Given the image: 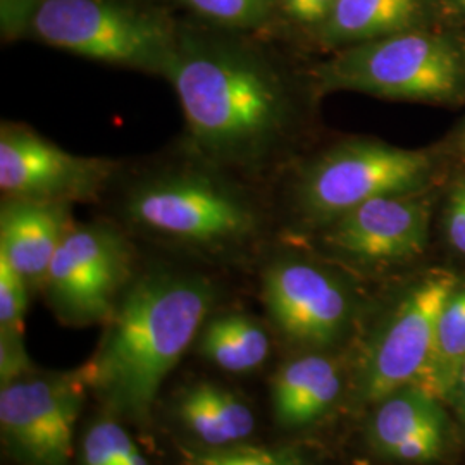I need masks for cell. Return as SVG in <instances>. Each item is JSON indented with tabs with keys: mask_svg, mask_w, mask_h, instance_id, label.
I'll return each mask as SVG.
<instances>
[{
	"mask_svg": "<svg viewBox=\"0 0 465 465\" xmlns=\"http://www.w3.org/2000/svg\"><path fill=\"white\" fill-rule=\"evenodd\" d=\"M166 78L192 143L217 169H259L282 149L295 102L284 74L252 50L178 42Z\"/></svg>",
	"mask_w": 465,
	"mask_h": 465,
	"instance_id": "1",
	"label": "cell"
},
{
	"mask_svg": "<svg viewBox=\"0 0 465 465\" xmlns=\"http://www.w3.org/2000/svg\"><path fill=\"white\" fill-rule=\"evenodd\" d=\"M214 300L213 282L176 271H153L126 288L84 364L90 388L113 416L149 422L161 386L199 336Z\"/></svg>",
	"mask_w": 465,
	"mask_h": 465,
	"instance_id": "2",
	"label": "cell"
},
{
	"mask_svg": "<svg viewBox=\"0 0 465 465\" xmlns=\"http://www.w3.org/2000/svg\"><path fill=\"white\" fill-rule=\"evenodd\" d=\"M223 169H171L136 183L126 214L157 238L200 250L238 249L261 230V211Z\"/></svg>",
	"mask_w": 465,
	"mask_h": 465,
	"instance_id": "3",
	"label": "cell"
},
{
	"mask_svg": "<svg viewBox=\"0 0 465 465\" xmlns=\"http://www.w3.org/2000/svg\"><path fill=\"white\" fill-rule=\"evenodd\" d=\"M316 80L328 92L443 102L464 90V69L449 40L403 32L340 52L319 67Z\"/></svg>",
	"mask_w": 465,
	"mask_h": 465,
	"instance_id": "4",
	"label": "cell"
},
{
	"mask_svg": "<svg viewBox=\"0 0 465 465\" xmlns=\"http://www.w3.org/2000/svg\"><path fill=\"white\" fill-rule=\"evenodd\" d=\"M32 25L52 47L159 76L178 47L164 17L116 0H42Z\"/></svg>",
	"mask_w": 465,
	"mask_h": 465,
	"instance_id": "5",
	"label": "cell"
},
{
	"mask_svg": "<svg viewBox=\"0 0 465 465\" xmlns=\"http://www.w3.org/2000/svg\"><path fill=\"white\" fill-rule=\"evenodd\" d=\"M431 173L426 152L371 140L349 142L303 169L295 200L302 216L326 226L369 200L419 193Z\"/></svg>",
	"mask_w": 465,
	"mask_h": 465,
	"instance_id": "6",
	"label": "cell"
},
{
	"mask_svg": "<svg viewBox=\"0 0 465 465\" xmlns=\"http://www.w3.org/2000/svg\"><path fill=\"white\" fill-rule=\"evenodd\" d=\"M132 274V249L105 224L71 226L44 282L50 305L67 324L107 322Z\"/></svg>",
	"mask_w": 465,
	"mask_h": 465,
	"instance_id": "7",
	"label": "cell"
},
{
	"mask_svg": "<svg viewBox=\"0 0 465 465\" xmlns=\"http://www.w3.org/2000/svg\"><path fill=\"white\" fill-rule=\"evenodd\" d=\"M90 388L86 369L30 374L0 390V430L23 465H69L74 424Z\"/></svg>",
	"mask_w": 465,
	"mask_h": 465,
	"instance_id": "8",
	"label": "cell"
},
{
	"mask_svg": "<svg viewBox=\"0 0 465 465\" xmlns=\"http://www.w3.org/2000/svg\"><path fill=\"white\" fill-rule=\"evenodd\" d=\"M455 292V276L438 271L405 295L367 351L361 372L362 399L380 403L401 388L422 386L436 347L440 316Z\"/></svg>",
	"mask_w": 465,
	"mask_h": 465,
	"instance_id": "9",
	"label": "cell"
},
{
	"mask_svg": "<svg viewBox=\"0 0 465 465\" xmlns=\"http://www.w3.org/2000/svg\"><path fill=\"white\" fill-rule=\"evenodd\" d=\"M117 164L74 155L25 126L0 134V190L7 199L69 203L97 197Z\"/></svg>",
	"mask_w": 465,
	"mask_h": 465,
	"instance_id": "10",
	"label": "cell"
},
{
	"mask_svg": "<svg viewBox=\"0 0 465 465\" xmlns=\"http://www.w3.org/2000/svg\"><path fill=\"white\" fill-rule=\"evenodd\" d=\"M267 314L290 340L328 347L347 330L351 303L345 286L311 262L280 259L262 276Z\"/></svg>",
	"mask_w": 465,
	"mask_h": 465,
	"instance_id": "11",
	"label": "cell"
},
{
	"mask_svg": "<svg viewBox=\"0 0 465 465\" xmlns=\"http://www.w3.org/2000/svg\"><path fill=\"white\" fill-rule=\"evenodd\" d=\"M431 209L417 193L369 200L326 224L324 243L362 266L409 261L426 249Z\"/></svg>",
	"mask_w": 465,
	"mask_h": 465,
	"instance_id": "12",
	"label": "cell"
},
{
	"mask_svg": "<svg viewBox=\"0 0 465 465\" xmlns=\"http://www.w3.org/2000/svg\"><path fill=\"white\" fill-rule=\"evenodd\" d=\"M447 420L434 399L417 386L388 395L369 424V441L381 457L400 462H430L441 455Z\"/></svg>",
	"mask_w": 465,
	"mask_h": 465,
	"instance_id": "13",
	"label": "cell"
},
{
	"mask_svg": "<svg viewBox=\"0 0 465 465\" xmlns=\"http://www.w3.org/2000/svg\"><path fill=\"white\" fill-rule=\"evenodd\" d=\"M71 226L67 203L5 199L0 211V253L30 288L44 286L55 252Z\"/></svg>",
	"mask_w": 465,
	"mask_h": 465,
	"instance_id": "14",
	"label": "cell"
},
{
	"mask_svg": "<svg viewBox=\"0 0 465 465\" xmlns=\"http://www.w3.org/2000/svg\"><path fill=\"white\" fill-rule=\"evenodd\" d=\"M341 388L340 367L330 357L309 353L288 361L271 386L276 422L284 430L311 426L331 409Z\"/></svg>",
	"mask_w": 465,
	"mask_h": 465,
	"instance_id": "15",
	"label": "cell"
},
{
	"mask_svg": "<svg viewBox=\"0 0 465 465\" xmlns=\"http://www.w3.org/2000/svg\"><path fill=\"white\" fill-rule=\"evenodd\" d=\"M176 416L203 447H232L249 440L257 420L249 405L213 382L188 386L176 400Z\"/></svg>",
	"mask_w": 465,
	"mask_h": 465,
	"instance_id": "16",
	"label": "cell"
},
{
	"mask_svg": "<svg viewBox=\"0 0 465 465\" xmlns=\"http://www.w3.org/2000/svg\"><path fill=\"white\" fill-rule=\"evenodd\" d=\"M424 0H336L322 36L331 44L357 45L409 32L422 15Z\"/></svg>",
	"mask_w": 465,
	"mask_h": 465,
	"instance_id": "17",
	"label": "cell"
},
{
	"mask_svg": "<svg viewBox=\"0 0 465 465\" xmlns=\"http://www.w3.org/2000/svg\"><path fill=\"white\" fill-rule=\"evenodd\" d=\"M199 350L214 366L243 374L257 371L271 353V340L261 322L245 314L207 319L199 334Z\"/></svg>",
	"mask_w": 465,
	"mask_h": 465,
	"instance_id": "18",
	"label": "cell"
},
{
	"mask_svg": "<svg viewBox=\"0 0 465 465\" xmlns=\"http://www.w3.org/2000/svg\"><path fill=\"white\" fill-rule=\"evenodd\" d=\"M464 364L465 290H457L440 316L436 347L420 390L434 399L449 400Z\"/></svg>",
	"mask_w": 465,
	"mask_h": 465,
	"instance_id": "19",
	"label": "cell"
},
{
	"mask_svg": "<svg viewBox=\"0 0 465 465\" xmlns=\"http://www.w3.org/2000/svg\"><path fill=\"white\" fill-rule=\"evenodd\" d=\"M183 465H303L299 451L284 447H255L238 443L232 447L186 450Z\"/></svg>",
	"mask_w": 465,
	"mask_h": 465,
	"instance_id": "20",
	"label": "cell"
},
{
	"mask_svg": "<svg viewBox=\"0 0 465 465\" xmlns=\"http://www.w3.org/2000/svg\"><path fill=\"white\" fill-rule=\"evenodd\" d=\"M193 11L224 26L252 28L264 23L278 0H184Z\"/></svg>",
	"mask_w": 465,
	"mask_h": 465,
	"instance_id": "21",
	"label": "cell"
},
{
	"mask_svg": "<svg viewBox=\"0 0 465 465\" xmlns=\"http://www.w3.org/2000/svg\"><path fill=\"white\" fill-rule=\"evenodd\" d=\"M30 290L21 272L0 253V330L23 331Z\"/></svg>",
	"mask_w": 465,
	"mask_h": 465,
	"instance_id": "22",
	"label": "cell"
},
{
	"mask_svg": "<svg viewBox=\"0 0 465 465\" xmlns=\"http://www.w3.org/2000/svg\"><path fill=\"white\" fill-rule=\"evenodd\" d=\"M116 424L114 417H100L86 430L80 450V464L117 465L114 449Z\"/></svg>",
	"mask_w": 465,
	"mask_h": 465,
	"instance_id": "23",
	"label": "cell"
},
{
	"mask_svg": "<svg viewBox=\"0 0 465 465\" xmlns=\"http://www.w3.org/2000/svg\"><path fill=\"white\" fill-rule=\"evenodd\" d=\"M34 374V364L23 341V331L0 330V382L7 386Z\"/></svg>",
	"mask_w": 465,
	"mask_h": 465,
	"instance_id": "24",
	"label": "cell"
},
{
	"mask_svg": "<svg viewBox=\"0 0 465 465\" xmlns=\"http://www.w3.org/2000/svg\"><path fill=\"white\" fill-rule=\"evenodd\" d=\"M447 232L451 245L465 255V183L459 184L450 200Z\"/></svg>",
	"mask_w": 465,
	"mask_h": 465,
	"instance_id": "25",
	"label": "cell"
},
{
	"mask_svg": "<svg viewBox=\"0 0 465 465\" xmlns=\"http://www.w3.org/2000/svg\"><path fill=\"white\" fill-rule=\"evenodd\" d=\"M114 449L117 465H150L134 438L117 422L114 430Z\"/></svg>",
	"mask_w": 465,
	"mask_h": 465,
	"instance_id": "26",
	"label": "cell"
},
{
	"mask_svg": "<svg viewBox=\"0 0 465 465\" xmlns=\"http://www.w3.org/2000/svg\"><path fill=\"white\" fill-rule=\"evenodd\" d=\"M336 5V0H309V5L300 23L305 25H324Z\"/></svg>",
	"mask_w": 465,
	"mask_h": 465,
	"instance_id": "27",
	"label": "cell"
},
{
	"mask_svg": "<svg viewBox=\"0 0 465 465\" xmlns=\"http://www.w3.org/2000/svg\"><path fill=\"white\" fill-rule=\"evenodd\" d=\"M449 400L451 401V405L457 409L460 419L465 422V364L462 371H460V374H459V378H457V382H455L451 393H450Z\"/></svg>",
	"mask_w": 465,
	"mask_h": 465,
	"instance_id": "28",
	"label": "cell"
},
{
	"mask_svg": "<svg viewBox=\"0 0 465 465\" xmlns=\"http://www.w3.org/2000/svg\"><path fill=\"white\" fill-rule=\"evenodd\" d=\"M282 9L290 15V16L293 17L295 21H302V17H303V13H305V9H307V5H309V0H282Z\"/></svg>",
	"mask_w": 465,
	"mask_h": 465,
	"instance_id": "29",
	"label": "cell"
},
{
	"mask_svg": "<svg viewBox=\"0 0 465 465\" xmlns=\"http://www.w3.org/2000/svg\"><path fill=\"white\" fill-rule=\"evenodd\" d=\"M459 5H460V9H464L465 11V0H455Z\"/></svg>",
	"mask_w": 465,
	"mask_h": 465,
	"instance_id": "30",
	"label": "cell"
}]
</instances>
